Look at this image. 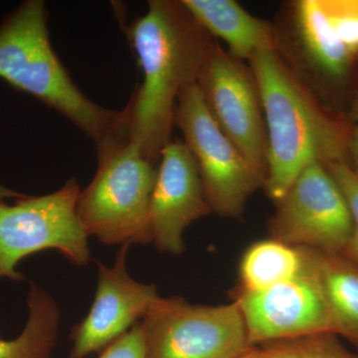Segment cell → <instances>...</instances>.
<instances>
[{"label":"cell","instance_id":"8992f818","mask_svg":"<svg viewBox=\"0 0 358 358\" xmlns=\"http://www.w3.org/2000/svg\"><path fill=\"white\" fill-rule=\"evenodd\" d=\"M79 183L70 178L60 189L0 202V280L24 281L17 265L25 257L44 250H57L74 265L91 260L88 235L78 217Z\"/></svg>","mask_w":358,"mask_h":358},{"label":"cell","instance_id":"7402d4cb","mask_svg":"<svg viewBox=\"0 0 358 358\" xmlns=\"http://www.w3.org/2000/svg\"><path fill=\"white\" fill-rule=\"evenodd\" d=\"M346 119L352 124H358V77L350 92V103Z\"/></svg>","mask_w":358,"mask_h":358},{"label":"cell","instance_id":"8fae6325","mask_svg":"<svg viewBox=\"0 0 358 358\" xmlns=\"http://www.w3.org/2000/svg\"><path fill=\"white\" fill-rule=\"evenodd\" d=\"M301 249L305 265L292 279L264 291H233V301L243 315L252 346L308 334H334L310 251Z\"/></svg>","mask_w":358,"mask_h":358},{"label":"cell","instance_id":"ac0fdd59","mask_svg":"<svg viewBox=\"0 0 358 358\" xmlns=\"http://www.w3.org/2000/svg\"><path fill=\"white\" fill-rule=\"evenodd\" d=\"M256 348L262 358H358L333 333L281 339Z\"/></svg>","mask_w":358,"mask_h":358},{"label":"cell","instance_id":"52a82bcc","mask_svg":"<svg viewBox=\"0 0 358 358\" xmlns=\"http://www.w3.org/2000/svg\"><path fill=\"white\" fill-rule=\"evenodd\" d=\"M176 124L199 166L212 212L221 217L239 218L250 197L264 188L266 178L223 133L197 83L179 94Z\"/></svg>","mask_w":358,"mask_h":358},{"label":"cell","instance_id":"ba28073f","mask_svg":"<svg viewBox=\"0 0 358 358\" xmlns=\"http://www.w3.org/2000/svg\"><path fill=\"white\" fill-rule=\"evenodd\" d=\"M141 324L147 358H237L255 348L233 301L205 306L182 296H159Z\"/></svg>","mask_w":358,"mask_h":358},{"label":"cell","instance_id":"5bb4252c","mask_svg":"<svg viewBox=\"0 0 358 358\" xmlns=\"http://www.w3.org/2000/svg\"><path fill=\"white\" fill-rule=\"evenodd\" d=\"M186 8L213 38L227 45L231 55L248 61L257 50L275 45V26L252 15L234 0H182Z\"/></svg>","mask_w":358,"mask_h":358},{"label":"cell","instance_id":"277c9868","mask_svg":"<svg viewBox=\"0 0 358 358\" xmlns=\"http://www.w3.org/2000/svg\"><path fill=\"white\" fill-rule=\"evenodd\" d=\"M96 145L95 176L77 201L87 235L109 246L152 243L150 202L157 166L143 157L136 143L117 134Z\"/></svg>","mask_w":358,"mask_h":358},{"label":"cell","instance_id":"3957f363","mask_svg":"<svg viewBox=\"0 0 358 358\" xmlns=\"http://www.w3.org/2000/svg\"><path fill=\"white\" fill-rule=\"evenodd\" d=\"M0 79L56 110L96 145L121 127L122 110L85 95L54 51L42 0L23 1L0 22Z\"/></svg>","mask_w":358,"mask_h":358},{"label":"cell","instance_id":"7c38bea8","mask_svg":"<svg viewBox=\"0 0 358 358\" xmlns=\"http://www.w3.org/2000/svg\"><path fill=\"white\" fill-rule=\"evenodd\" d=\"M131 245H122L112 267L98 264L95 299L86 317L73 327L69 358L102 352L141 322L159 298L155 285L136 281L128 271Z\"/></svg>","mask_w":358,"mask_h":358},{"label":"cell","instance_id":"d6986e66","mask_svg":"<svg viewBox=\"0 0 358 358\" xmlns=\"http://www.w3.org/2000/svg\"><path fill=\"white\" fill-rule=\"evenodd\" d=\"M326 166L343 190L352 212V235L343 255L358 264V176L346 162H334Z\"/></svg>","mask_w":358,"mask_h":358},{"label":"cell","instance_id":"5b68a950","mask_svg":"<svg viewBox=\"0 0 358 358\" xmlns=\"http://www.w3.org/2000/svg\"><path fill=\"white\" fill-rule=\"evenodd\" d=\"M277 47L312 90L327 94L355 84L358 0H296L287 6Z\"/></svg>","mask_w":358,"mask_h":358},{"label":"cell","instance_id":"30bf717a","mask_svg":"<svg viewBox=\"0 0 358 358\" xmlns=\"http://www.w3.org/2000/svg\"><path fill=\"white\" fill-rule=\"evenodd\" d=\"M197 85L223 133L266 178L267 128L262 96L251 67L213 40Z\"/></svg>","mask_w":358,"mask_h":358},{"label":"cell","instance_id":"44dd1931","mask_svg":"<svg viewBox=\"0 0 358 358\" xmlns=\"http://www.w3.org/2000/svg\"><path fill=\"white\" fill-rule=\"evenodd\" d=\"M346 162L352 169L353 173L358 176V124H352V126L350 141H348Z\"/></svg>","mask_w":358,"mask_h":358},{"label":"cell","instance_id":"ffe728a7","mask_svg":"<svg viewBox=\"0 0 358 358\" xmlns=\"http://www.w3.org/2000/svg\"><path fill=\"white\" fill-rule=\"evenodd\" d=\"M100 358H147L145 333L141 322L101 352Z\"/></svg>","mask_w":358,"mask_h":358},{"label":"cell","instance_id":"4fadbf2b","mask_svg":"<svg viewBox=\"0 0 358 358\" xmlns=\"http://www.w3.org/2000/svg\"><path fill=\"white\" fill-rule=\"evenodd\" d=\"M211 212L194 157L183 141H171L160 155L150 202L155 248L180 255L185 251L186 229Z\"/></svg>","mask_w":358,"mask_h":358},{"label":"cell","instance_id":"e0dca14e","mask_svg":"<svg viewBox=\"0 0 358 358\" xmlns=\"http://www.w3.org/2000/svg\"><path fill=\"white\" fill-rule=\"evenodd\" d=\"M28 319L20 336L13 341L0 338V358H51L59 336L60 310L48 292L30 282Z\"/></svg>","mask_w":358,"mask_h":358},{"label":"cell","instance_id":"7a4b0ae2","mask_svg":"<svg viewBox=\"0 0 358 358\" xmlns=\"http://www.w3.org/2000/svg\"><path fill=\"white\" fill-rule=\"evenodd\" d=\"M262 96L268 136L265 189L274 203L312 162H346L352 124L327 108L275 45L250 58Z\"/></svg>","mask_w":358,"mask_h":358},{"label":"cell","instance_id":"6da1fadb","mask_svg":"<svg viewBox=\"0 0 358 358\" xmlns=\"http://www.w3.org/2000/svg\"><path fill=\"white\" fill-rule=\"evenodd\" d=\"M127 34L143 82L122 110L117 134L136 143L143 157L157 166L173 141L179 94L197 83L213 39L182 0H150L147 13L131 21Z\"/></svg>","mask_w":358,"mask_h":358},{"label":"cell","instance_id":"603a6c76","mask_svg":"<svg viewBox=\"0 0 358 358\" xmlns=\"http://www.w3.org/2000/svg\"><path fill=\"white\" fill-rule=\"evenodd\" d=\"M26 196H27V195L14 192V190L10 189V188H7L6 186L0 185V202L4 201V200L8 199H24Z\"/></svg>","mask_w":358,"mask_h":358},{"label":"cell","instance_id":"2e32d148","mask_svg":"<svg viewBox=\"0 0 358 358\" xmlns=\"http://www.w3.org/2000/svg\"><path fill=\"white\" fill-rule=\"evenodd\" d=\"M305 265L303 249L268 238L247 248L239 264L235 289L260 292L288 281Z\"/></svg>","mask_w":358,"mask_h":358},{"label":"cell","instance_id":"9a60e30c","mask_svg":"<svg viewBox=\"0 0 358 358\" xmlns=\"http://www.w3.org/2000/svg\"><path fill=\"white\" fill-rule=\"evenodd\" d=\"M308 251L331 313L334 333L358 350V264L343 254Z\"/></svg>","mask_w":358,"mask_h":358},{"label":"cell","instance_id":"9c48e42d","mask_svg":"<svg viewBox=\"0 0 358 358\" xmlns=\"http://www.w3.org/2000/svg\"><path fill=\"white\" fill-rule=\"evenodd\" d=\"M275 206L270 238L296 248L345 253L352 235V212L324 164L306 166Z\"/></svg>","mask_w":358,"mask_h":358},{"label":"cell","instance_id":"cb8c5ba5","mask_svg":"<svg viewBox=\"0 0 358 358\" xmlns=\"http://www.w3.org/2000/svg\"><path fill=\"white\" fill-rule=\"evenodd\" d=\"M237 358H262L261 357L260 353L258 352V348H253L251 350H249L248 352L245 353V355H241V357Z\"/></svg>","mask_w":358,"mask_h":358}]
</instances>
